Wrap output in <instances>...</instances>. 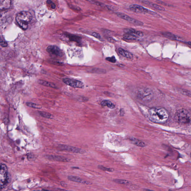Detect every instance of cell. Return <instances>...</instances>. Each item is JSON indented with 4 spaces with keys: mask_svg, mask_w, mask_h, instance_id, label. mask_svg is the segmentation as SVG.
Listing matches in <instances>:
<instances>
[{
    "mask_svg": "<svg viewBox=\"0 0 191 191\" xmlns=\"http://www.w3.org/2000/svg\"><path fill=\"white\" fill-rule=\"evenodd\" d=\"M91 35L96 37V38H97L98 39H100V35L98 33L95 32L93 33L92 34H91Z\"/></svg>",
    "mask_w": 191,
    "mask_h": 191,
    "instance_id": "obj_30",
    "label": "cell"
},
{
    "mask_svg": "<svg viewBox=\"0 0 191 191\" xmlns=\"http://www.w3.org/2000/svg\"><path fill=\"white\" fill-rule=\"evenodd\" d=\"M46 50L49 54L57 57H62L63 55L62 51L58 47L55 46H49Z\"/></svg>",
    "mask_w": 191,
    "mask_h": 191,
    "instance_id": "obj_10",
    "label": "cell"
},
{
    "mask_svg": "<svg viewBox=\"0 0 191 191\" xmlns=\"http://www.w3.org/2000/svg\"><path fill=\"white\" fill-rule=\"evenodd\" d=\"M68 179L69 180L73 181V182L82 183V184L91 185L92 184V183L90 181L86 180H84L83 179L74 176H69L68 177Z\"/></svg>",
    "mask_w": 191,
    "mask_h": 191,
    "instance_id": "obj_12",
    "label": "cell"
},
{
    "mask_svg": "<svg viewBox=\"0 0 191 191\" xmlns=\"http://www.w3.org/2000/svg\"><path fill=\"white\" fill-rule=\"evenodd\" d=\"M116 14H117V16L123 19V20H126L127 21L130 22V23L134 24V25L141 26L143 25L144 24L143 22L140 21L139 20H136L135 19L131 17L130 16L123 14V13L118 12Z\"/></svg>",
    "mask_w": 191,
    "mask_h": 191,
    "instance_id": "obj_9",
    "label": "cell"
},
{
    "mask_svg": "<svg viewBox=\"0 0 191 191\" xmlns=\"http://www.w3.org/2000/svg\"><path fill=\"white\" fill-rule=\"evenodd\" d=\"M101 104L102 106H107L108 107L111 109L115 107V105L110 101L108 100H105L102 101L101 103Z\"/></svg>",
    "mask_w": 191,
    "mask_h": 191,
    "instance_id": "obj_20",
    "label": "cell"
},
{
    "mask_svg": "<svg viewBox=\"0 0 191 191\" xmlns=\"http://www.w3.org/2000/svg\"><path fill=\"white\" fill-rule=\"evenodd\" d=\"M58 148L62 151H67L70 152L79 153V154H83L85 152V151L83 149L67 145H59Z\"/></svg>",
    "mask_w": 191,
    "mask_h": 191,
    "instance_id": "obj_7",
    "label": "cell"
},
{
    "mask_svg": "<svg viewBox=\"0 0 191 191\" xmlns=\"http://www.w3.org/2000/svg\"><path fill=\"white\" fill-rule=\"evenodd\" d=\"M51 4H52V5H51L52 8V9H55L56 7L55 4H54L53 2H52Z\"/></svg>",
    "mask_w": 191,
    "mask_h": 191,
    "instance_id": "obj_32",
    "label": "cell"
},
{
    "mask_svg": "<svg viewBox=\"0 0 191 191\" xmlns=\"http://www.w3.org/2000/svg\"><path fill=\"white\" fill-rule=\"evenodd\" d=\"M125 33L129 34L133 36L136 37H141L144 36V34L141 31H137L133 29H126L124 30Z\"/></svg>",
    "mask_w": 191,
    "mask_h": 191,
    "instance_id": "obj_13",
    "label": "cell"
},
{
    "mask_svg": "<svg viewBox=\"0 0 191 191\" xmlns=\"http://www.w3.org/2000/svg\"><path fill=\"white\" fill-rule=\"evenodd\" d=\"M99 169L103 170L104 171H106L108 172H113L114 170L111 168H108L105 167V166L102 165H99L98 166Z\"/></svg>",
    "mask_w": 191,
    "mask_h": 191,
    "instance_id": "obj_27",
    "label": "cell"
},
{
    "mask_svg": "<svg viewBox=\"0 0 191 191\" xmlns=\"http://www.w3.org/2000/svg\"><path fill=\"white\" fill-rule=\"evenodd\" d=\"M176 120L183 124H189L190 123V114L185 109H179L176 112L175 115Z\"/></svg>",
    "mask_w": 191,
    "mask_h": 191,
    "instance_id": "obj_3",
    "label": "cell"
},
{
    "mask_svg": "<svg viewBox=\"0 0 191 191\" xmlns=\"http://www.w3.org/2000/svg\"><path fill=\"white\" fill-rule=\"evenodd\" d=\"M106 60L112 63H115L116 62V59L115 58L114 56H113L111 57H108L106 58Z\"/></svg>",
    "mask_w": 191,
    "mask_h": 191,
    "instance_id": "obj_29",
    "label": "cell"
},
{
    "mask_svg": "<svg viewBox=\"0 0 191 191\" xmlns=\"http://www.w3.org/2000/svg\"><path fill=\"white\" fill-rule=\"evenodd\" d=\"M44 191H50L47 190H44Z\"/></svg>",
    "mask_w": 191,
    "mask_h": 191,
    "instance_id": "obj_35",
    "label": "cell"
},
{
    "mask_svg": "<svg viewBox=\"0 0 191 191\" xmlns=\"http://www.w3.org/2000/svg\"><path fill=\"white\" fill-rule=\"evenodd\" d=\"M39 83L40 85L43 86H46L49 87L53 88L54 89H57V87L55 84L53 83L47 81H44V80H40L39 81Z\"/></svg>",
    "mask_w": 191,
    "mask_h": 191,
    "instance_id": "obj_18",
    "label": "cell"
},
{
    "mask_svg": "<svg viewBox=\"0 0 191 191\" xmlns=\"http://www.w3.org/2000/svg\"><path fill=\"white\" fill-rule=\"evenodd\" d=\"M169 191H173L172 190H169Z\"/></svg>",
    "mask_w": 191,
    "mask_h": 191,
    "instance_id": "obj_36",
    "label": "cell"
},
{
    "mask_svg": "<svg viewBox=\"0 0 191 191\" xmlns=\"http://www.w3.org/2000/svg\"><path fill=\"white\" fill-rule=\"evenodd\" d=\"M48 160L56 161L62 162H69L70 161V159L66 157L56 156V155H48L46 156Z\"/></svg>",
    "mask_w": 191,
    "mask_h": 191,
    "instance_id": "obj_11",
    "label": "cell"
},
{
    "mask_svg": "<svg viewBox=\"0 0 191 191\" xmlns=\"http://www.w3.org/2000/svg\"><path fill=\"white\" fill-rule=\"evenodd\" d=\"M141 2L144 4L148 5L150 7L157 9V10L160 11H164L165 10V9L163 7L161 6L157 5L156 4L151 2L147 1H143Z\"/></svg>",
    "mask_w": 191,
    "mask_h": 191,
    "instance_id": "obj_14",
    "label": "cell"
},
{
    "mask_svg": "<svg viewBox=\"0 0 191 191\" xmlns=\"http://www.w3.org/2000/svg\"><path fill=\"white\" fill-rule=\"evenodd\" d=\"M68 36L69 39L71 40L76 41V42H80V38L79 37L71 35H68Z\"/></svg>",
    "mask_w": 191,
    "mask_h": 191,
    "instance_id": "obj_25",
    "label": "cell"
},
{
    "mask_svg": "<svg viewBox=\"0 0 191 191\" xmlns=\"http://www.w3.org/2000/svg\"><path fill=\"white\" fill-rule=\"evenodd\" d=\"M130 10L133 12L137 13H144V14H149L151 15H156V13L153 11L148 10L145 7L138 5L132 4L129 7Z\"/></svg>",
    "mask_w": 191,
    "mask_h": 191,
    "instance_id": "obj_6",
    "label": "cell"
},
{
    "mask_svg": "<svg viewBox=\"0 0 191 191\" xmlns=\"http://www.w3.org/2000/svg\"><path fill=\"white\" fill-rule=\"evenodd\" d=\"M32 19L31 13L27 11H23L18 13L16 17L18 25L24 30L27 29L29 24Z\"/></svg>",
    "mask_w": 191,
    "mask_h": 191,
    "instance_id": "obj_2",
    "label": "cell"
},
{
    "mask_svg": "<svg viewBox=\"0 0 191 191\" xmlns=\"http://www.w3.org/2000/svg\"><path fill=\"white\" fill-rule=\"evenodd\" d=\"M12 5L10 1H0V9L2 11H5L10 8Z\"/></svg>",
    "mask_w": 191,
    "mask_h": 191,
    "instance_id": "obj_16",
    "label": "cell"
},
{
    "mask_svg": "<svg viewBox=\"0 0 191 191\" xmlns=\"http://www.w3.org/2000/svg\"><path fill=\"white\" fill-rule=\"evenodd\" d=\"M118 51H119V54L123 57L129 59H132L133 58V54L127 50L120 48L118 50Z\"/></svg>",
    "mask_w": 191,
    "mask_h": 191,
    "instance_id": "obj_17",
    "label": "cell"
},
{
    "mask_svg": "<svg viewBox=\"0 0 191 191\" xmlns=\"http://www.w3.org/2000/svg\"><path fill=\"white\" fill-rule=\"evenodd\" d=\"M0 45L3 47H6L7 46V42L1 37H0Z\"/></svg>",
    "mask_w": 191,
    "mask_h": 191,
    "instance_id": "obj_28",
    "label": "cell"
},
{
    "mask_svg": "<svg viewBox=\"0 0 191 191\" xmlns=\"http://www.w3.org/2000/svg\"><path fill=\"white\" fill-rule=\"evenodd\" d=\"M8 17V13L5 11H0V26L3 25L7 21Z\"/></svg>",
    "mask_w": 191,
    "mask_h": 191,
    "instance_id": "obj_15",
    "label": "cell"
},
{
    "mask_svg": "<svg viewBox=\"0 0 191 191\" xmlns=\"http://www.w3.org/2000/svg\"><path fill=\"white\" fill-rule=\"evenodd\" d=\"M114 181L115 183L120 184L127 185L129 183L128 181L124 179H114Z\"/></svg>",
    "mask_w": 191,
    "mask_h": 191,
    "instance_id": "obj_23",
    "label": "cell"
},
{
    "mask_svg": "<svg viewBox=\"0 0 191 191\" xmlns=\"http://www.w3.org/2000/svg\"><path fill=\"white\" fill-rule=\"evenodd\" d=\"M63 81L67 85L73 87L82 88L84 87L83 83L79 80L69 78H65L63 79Z\"/></svg>",
    "mask_w": 191,
    "mask_h": 191,
    "instance_id": "obj_8",
    "label": "cell"
},
{
    "mask_svg": "<svg viewBox=\"0 0 191 191\" xmlns=\"http://www.w3.org/2000/svg\"><path fill=\"white\" fill-rule=\"evenodd\" d=\"M27 105L28 106L34 108L40 109L42 108V106L38 104H34L32 103H27Z\"/></svg>",
    "mask_w": 191,
    "mask_h": 191,
    "instance_id": "obj_26",
    "label": "cell"
},
{
    "mask_svg": "<svg viewBox=\"0 0 191 191\" xmlns=\"http://www.w3.org/2000/svg\"><path fill=\"white\" fill-rule=\"evenodd\" d=\"M7 179V168L4 164L0 162V188L6 184Z\"/></svg>",
    "mask_w": 191,
    "mask_h": 191,
    "instance_id": "obj_5",
    "label": "cell"
},
{
    "mask_svg": "<svg viewBox=\"0 0 191 191\" xmlns=\"http://www.w3.org/2000/svg\"><path fill=\"white\" fill-rule=\"evenodd\" d=\"M162 34L164 36L167 37V38L173 39V40H179V37L171 33L164 32Z\"/></svg>",
    "mask_w": 191,
    "mask_h": 191,
    "instance_id": "obj_21",
    "label": "cell"
},
{
    "mask_svg": "<svg viewBox=\"0 0 191 191\" xmlns=\"http://www.w3.org/2000/svg\"><path fill=\"white\" fill-rule=\"evenodd\" d=\"M138 99L144 102H149L153 97L152 91L148 89H143L138 91L137 94Z\"/></svg>",
    "mask_w": 191,
    "mask_h": 191,
    "instance_id": "obj_4",
    "label": "cell"
},
{
    "mask_svg": "<svg viewBox=\"0 0 191 191\" xmlns=\"http://www.w3.org/2000/svg\"><path fill=\"white\" fill-rule=\"evenodd\" d=\"M123 38L127 40H136L137 39L136 37L127 33H125L123 35Z\"/></svg>",
    "mask_w": 191,
    "mask_h": 191,
    "instance_id": "obj_24",
    "label": "cell"
},
{
    "mask_svg": "<svg viewBox=\"0 0 191 191\" xmlns=\"http://www.w3.org/2000/svg\"><path fill=\"white\" fill-rule=\"evenodd\" d=\"M58 191H67L66 190H65L64 189H58Z\"/></svg>",
    "mask_w": 191,
    "mask_h": 191,
    "instance_id": "obj_33",
    "label": "cell"
},
{
    "mask_svg": "<svg viewBox=\"0 0 191 191\" xmlns=\"http://www.w3.org/2000/svg\"><path fill=\"white\" fill-rule=\"evenodd\" d=\"M41 116L44 118H47V119H53V115L52 114L48 113V112H39Z\"/></svg>",
    "mask_w": 191,
    "mask_h": 191,
    "instance_id": "obj_22",
    "label": "cell"
},
{
    "mask_svg": "<svg viewBox=\"0 0 191 191\" xmlns=\"http://www.w3.org/2000/svg\"><path fill=\"white\" fill-rule=\"evenodd\" d=\"M148 117L153 123H162L167 121L169 114L167 110L164 108H153L149 110Z\"/></svg>",
    "mask_w": 191,
    "mask_h": 191,
    "instance_id": "obj_1",
    "label": "cell"
},
{
    "mask_svg": "<svg viewBox=\"0 0 191 191\" xmlns=\"http://www.w3.org/2000/svg\"><path fill=\"white\" fill-rule=\"evenodd\" d=\"M61 186L63 187H66L67 186V184L64 182H61Z\"/></svg>",
    "mask_w": 191,
    "mask_h": 191,
    "instance_id": "obj_31",
    "label": "cell"
},
{
    "mask_svg": "<svg viewBox=\"0 0 191 191\" xmlns=\"http://www.w3.org/2000/svg\"><path fill=\"white\" fill-rule=\"evenodd\" d=\"M130 140L135 145L138 146V147H144L146 145L143 142L136 139L135 138H131Z\"/></svg>",
    "mask_w": 191,
    "mask_h": 191,
    "instance_id": "obj_19",
    "label": "cell"
},
{
    "mask_svg": "<svg viewBox=\"0 0 191 191\" xmlns=\"http://www.w3.org/2000/svg\"><path fill=\"white\" fill-rule=\"evenodd\" d=\"M47 2L48 3L51 4L52 3V2L50 1H48Z\"/></svg>",
    "mask_w": 191,
    "mask_h": 191,
    "instance_id": "obj_34",
    "label": "cell"
}]
</instances>
